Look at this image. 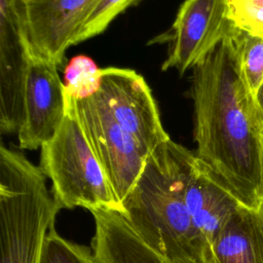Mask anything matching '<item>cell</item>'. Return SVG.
Here are the masks:
<instances>
[{"label":"cell","instance_id":"6da1fadb","mask_svg":"<svg viewBox=\"0 0 263 263\" xmlns=\"http://www.w3.org/2000/svg\"><path fill=\"white\" fill-rule=\"evenodd\" d=\"M196 156L240 204H263V117L230 33L192 69Z\"/></svg>","mask_w":263,"mask_h":263},{"label":"cell","instance_id":"7a4b0ae2","mask_svg":"<svg viewBox=\"0 0 263 263\" xmlns=\"http://www.w3.org/2000/svg\"><path fill=\"white\" fill-rule=\"evenodd\" d=\"M195 153L173 140L147 157L121 214L137 234L174 263H210L211 251L194 226L186 187Z\"/></svg>","mask_w":263,"mask_h":263},{"label":"cell","instance_id":"3957f363","mask_svg":"<svg viewBox=\"0 0 263 263\" xmlns=\"http://www.w3.org/2000/svg\"><path fill=\"white\" fill-rule=\"evenodd\" d=\"M58 206L46 176L23 153L0 148V263H40Z\"/></svg>","mask_w":263,"mask_h":263},{"label":"cell","instance_id":"277c9868","mask_svg":"<svg viewBox=\"0 0 263 263\" xmlns=\"http://www.w3.org/2000/svg\"><path fill=\"white\" fill-rule=\"evenodd\" d=\"M39 166L51 181V194L60 209L122 212V204L85 133L76 101L68 95L64 120L41 147Z\"/></svg>","mask_w":263,"mask_h":263},{"label":"cell","instance_id":"5b68a950","mask_svg":"<svg viewBox=\"0 0 263 263\" xmlns=\"http://www.w3.org/2000/svg\"><path fill=\"white\" fill-rule=\"evenodd\" d=\"M75 101L85 133L116 197L122 202L137 183L148 155L115 121L99 93Z\"/></svg>","mask_w":263,"mask_h":263},{"label":"cell","instance_id":"8992f818","mask_svg":"<svg viewBox=\"0 0 263 263\" xmlns=\"http://www.w3.org/2000/svg\"><path fill=\"white\" fill-rule=\"evenodd\" d=\"M99 96L115 121L138 143L146 155L171 138L165 132L151 89L132 69H102Z\"/></svg>","mask_w":263,"mask_h":263},{"label":"cell","instance_id":"52a82bcc","mask_svg":"<svg viewBox=\"0 0 263 263\" xmlns=\"http://www.w3.org/2000/svg\"><path fill=\"white\" fill-rule=\"evenodd\" d=\"M227 0H185L163 41L170 42L162 71L181 74L199 64L231 31Z\"/></svg>","mask_w":263,"mask_h":263},{"label":"cell","instance_id":"ba28073f","mask_svg":"<svg viewBox=\"0 0 263 263\" xmlns=\"http://www.w3.org/2000/svg\"><path fill=\"white\" fill-rule=\"evenodd\" d=\"M59 64L31 53L23 91V120L17 130L22 149L41 148L57 133L67 109Z\"/></svg>","mask_w":263,"mask_h":263},{"label":"cell","instance_id":"9c48e42d","mask_svg":"<svg viewBox=\"0 0 263 263\" xmlns=\"http://www.w3.org/2000/svg\"><path fill=\"white\" fill-rule=\"evenodd\" d=\"M32 53L23 0H0V129L17 133L24 83Z\"/></svg>","mask_w":263,"mask_h":263},{"label":"cell","instance_id":"30bf717a","mask_svg":"<svg viewBox=\"0 0 263 263\" xmlns=\"http://www.w3.org/2000/svg\"><path fill=\"white\" fill-rule=\"evenodd\" d=\"M32 52L59 66L97 0H23Z\"/></svg>","mask_w":263,"mask_h":263},{"label":"cell","instance_id":"8fae6325","mask_svg":"<svg viewBox=\"0 0 263 263\" xmlns=\"http://www.w3.org/2000/svg\"><path fill=\"white\" fill-rule=\"evenodd\" d=\"M186 204L194 226L205 240L210 251L222 227L242 205L215 179L197 156L187 182Z\"/></svg>","mask_w":263,"mask_h":263},{"label":"cell","instance_id":"7c38bea8","mask_svg":"<svg viewBox=\"0 0 263 263\" xmlns=\"http://www.w3.org/2000/svg\"><path fill=\"white\" fill-rule=\"evenodd\" d=\"M96 263H174L148 246L118 211L92 210Z\"/></svg>","mask_w":263,"mask_h":263},{"label":"cell","instance_id":"4fadbf2b","mask_svg":"<svg viewBox=\"0 0 263 263\" xmlns=\"http://www.w3.org/2000/svg\"><path fill=\"white\" fill-rule=\"evenodd\" d=\"M210 263H263V204L234 212L211 247Z\"/></svg>","mask_w":263,"mask_h":263},{"label":"cell","instance_id":"5bb4252c","mask_svg":"<svg viewBox=\"0 0 263 263\" xmlns=\"http://www.w3.org/2000/svg\"><path fill=\"white\" fill-rule=\"evenodd\" d=\"M64 86L68 96L79 101L97 95L102 83V69L86 55L72 58L64 71Z\"/></svg>","mask_w":263,"mask_h":263},{"label":"cell","instance_id":"9a60e30c","mask_svg":"<svg viewBox=\"0 0 263 263\" xmlns=\"http://www.w3.org/2000/svg\"><path fill=\"white\" fill-rule=\"evenodd\" d=\"M140 1L141 0H97L78 30L73 40V45L101 34L120 13Z\"/></svg>","mask_w":263,"mask_h":263},{"label":"cell","instance_id":"2e32d148","mask_svg":"<svg viewBox=\"0 0 263 263\" xmlns=\"http://www.w3.org/2000/svg\"><path fill=\"white\" fill-rule=\"evenodd\" d=\"M40 263H96L92 250L62 237L54 226L47 232Z\"/></svg>","mask_w":263,"mask_h":263},{"label":"cell","instance_id":"e0dca14e","mask_svg":"<svg viewBox=\"0 0 263 263\" xmlns=\"http://www.w3.org/2000/svg\"><path fill=\"white\" fill-rule=\"evenodd\" d=\"M240 66L246 81L255 96L263 82V38L254 37L233 28Z\"/></svg>","mask_w":263,"mask_h":263},{"label":"cell","instance_id":"ac0fdd59","mask_svg":"<svg viewBox=\"0 0 263 263\" xmlns=\"http://www.w3.org/2000/svg\"><path fill=\"white\" fill-rule=\"evenodd\" d=\"M227 16L236 30L263 38V0H227Z\"/></svg>","mask_w":263,"mask_h":263},{"label":"cell","instance_id":"d6986e66","mask_svg":"<svg viewBox=\"0 0 263 263\" xmlns=\"http://www.w3.org/2000/svg\"><path fill=\"white\" fill-rule=\"evenodd\" d=\"M254 97H255L257 106H258V108H259V110L261 112V115L263 117V82L261 83V85L257 89V91H256Z\"/></svg>","mask_w":263,"mask_h":263}]
</instances>
